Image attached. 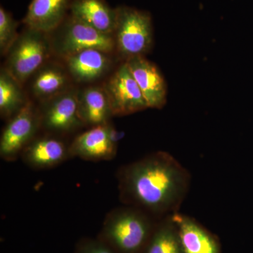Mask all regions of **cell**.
I'll use <instances>...</instances> for the list:
<instances>
[{
	"mask_svg": "<svg viewBox=\"0 0 253 253\" xmlns=\"http://www.w3.org/2000/svg\"><path fill=\"white\" fill-rule=\"evenodd\" d=\"M18 23L12 15L4 7H0V53L6 56L11 46L16 41L18 33Z\"/></svg>",
	"mask_w": 253,
	"mask_h": 253,
	"instance_id": "obj_20",
	"label": "cell"
},
{
	"mask_svg": "<svg viewBox=\"0 0 253 253\" xmlns=\"http://www.w3.org/2000/svg\"><path fill=\"white\" fill-rule=\"evenodd\" d=\"M48 36L52 54L60 59L87 49H99L109 53L116 50L113 36L96 31L71 14Z\"/></svg>",
	"mask_w": 253,
	"mask_h": 253,
	"instance_id": "obj_4",
	"label": "cell"
},
{
	"mask_svg": "<svg viewBox=\"0 0 253 253\" xmlns=\"http://www.w3.org/2000/svg\"><path fill=\"white\" fill-rule=\"evenodd\" d=\"M172 217L185 253H220L217 238L196 219L179 212Z\"/></svg>",
	"mask_w": 253,
	"mask_h": 253,
	"instance_id": "obj_12",
	"label": "cell"
},
{
	"mask_svg": "<svg viewBox=\"0 0 253 253\" xmlns=\"http://www.w3.org/2000/svg\"><path fill=\"white\" fill-rule=\"evenodd\" d=\"M21 156L30 167L41 169L54 168L71 157L69 146L51 136L33 139Z\"/></svg>",
	"mask_w": 253,
	"mask_h": 253,
	"instance_id": "obj_14",
	"label": "cell"
},
{
	"mask_svg": "<svg viewBox=\"0 0 253 253\" xmlns=\"http://www.w3.org/2000/svg\"><path fill=\"white\" fill-rule=\"evenodd\" d=\"M78 91L67 90L41 102L39 110L41 127L53 133L71 132L84 126L78 111Z\"/></svg>",
	"mask_w": 253,
	"mask_h": 253,
	"instance_id": "obj_8",
	"label": "cell"
},
{
	"mask_svg": "<svg viewBox=\"0 0 253 253\" xmlns=\"http://www.w3.org/2000/svg\"><path fill=\"white\" fill-rule=\"evenodd\" d=\"M52 54L48 33L26 27L6 54L4 67L23 84Z\"/></svg>",
	"mask_w": 253,
	"mask_h": 253,
	"instance_id": "obj_3",
	"label": "cell"
},
{
	"mask_svg": "<svg viewBox=\"0 0 253 253\" xmlns=\"http://www.w3.org/2000/svg\"><path fill=\"white\" fill-rule=\"evenodd\" d=\"M172 215L158 221L149 242L141 253H185Z\"/></svg>",
	"mask_w": 253,
	"mask_h": 253,
	"instance_id": "obj_18",
	"label": "cell"
},
{
	"mask_svg": "<svg viewBox=\"0 0 253 253\" xmlns=\"http://www.w3.org/2000/svg\"><path fill=\"white\" fill-rule=\"evenodd\" d=\"M120 199L160 219L179 212L191 176L174 156L156 151L123 166L118 172Z\"/></svg>",
	"mask_w": 253,
	"mask_h": 253,
	"instance_id": "obj_1",
	"label": "cell"
},
{
	"mask_svg": "<svg viewBox=\"0 0 253 253\" xmlns=\"http://www.w3.org/2000/svg\"><path fill=\"white\" fill-rule=\"evenodd\" d=\"M104 50L87 49L63 59L71 79L78 83H90L102 78L109 71L110 54Z\"/></svg>",
	"mask_w": 253,
	"mask_h": 253,
	"instance_id": "obj_11",
	"label": "cell"
},
{
	"mask_svg": "<svg viewBox=\"0 0 253 253\" xmlns=\"http://www.w3.org/2000/svg\"><path fill=\"white\" fill-rule=\"evenodd\" d=\"M41 127L39 110L31 102L9 119L1 133L0 156L6 161H14L21 156Z\"/></svg>",
	"mask_w": 253,
	"mask_h": 253,
	"instance_id": "obj_6",
	"label": "cell"
},
{
	"mask_svg": "<svg viewBox=\"0 0 253 253\" xmlns=\"http://www.w3.org/2000/svg\"><path fill=\"white\" fill-rule=\"evenodd\" d=\"M23 84L4 67L0 71V114L11 118L28 104Z\"/></svg>",
	"mask_w": 253,
	"mask_h": 253,
	"instance_id": "obj_19",
	"label": "cell"
},
{
	"mask_svg": "<svg viewBox=\"0 0 253 253\" xmlns=\"http://www.w3.org/2000/svg\"><path fill=\"white\" fill-rule=\"evenodd\" d=\"M78 111L83 123L91 126L109 124L111 106L103 86H89L78 91Z\"/></svg>",
	"mask_w": 253,
	"mask_h": 253,
	"instance_id": "obj_17",
	"label": "cell"
},
{
	"mask_svg": "<svg viewBox=\"0 0 253 253\" xmlns=\"http://www.w3.org/2000/svg\"><path fill=\"white\" fill-rule=\"evenodd\" d=\"M71 15L96 31L113 36L116 27L117 9L105 0H72Z\"/></svg>",
	"mask_w": 253,
	"mask_h": 253,
	"instance_id": "obj_15",
	"label": "cell"
},
{
	"mask_svg": "<svg viewBox=\"0 0 253 253\" xmlns=\"http://www.w3.org/2000/svg\"><path fill=\"white\" fill-rule=\"evenodd\" d=\"M151 109H162L167 100V86L157 66L144 58L135 56L126 61Z\"/></svg>",
	"mask_w": 253,
	"mask_h": 253,
	"instance_id": "obj_10",
	"label": "cell"
},
{
	"mask_svg": "<svg viewBox=\"0 0 253 253\" xmlns=\"http://www.w3.org/2000/svg\"><path fill=\"white\" fill-rule=\"evenodd\" d=\"M74 253H118L98 239H83L78 243Z\"/></svg>",
	"mask_w": 253,
	"mask_h": 253,
	"instance_id": "obj_21",
	"label": "cell"
},
{
	"mask_svg": "<svg viewBox=\"0 0 253 253\" xmlns=\"http://www.w3.org/2000/svg\"><path fill=\"white\" fill-rule=\"evenodd\" d=\"M72 0H33L23 20L26 27L49 33L67 17Z\"/></svg>",
	"mask_w": 253,
	"mask_h": 253,
	"instance_id": "obj_13",
	"label": "cell"
},
{
	"mask_svg": "<svg viewBox=\"0 0 253 253\" xmlns=\"http://www.w3.org/2000/svg\"><path fill=\"white\" fill-rule=\"evenodd\" d=\"M159 219L134 206L113 210L98 239L118 253H141Z\"/></svg>",
	"mask_w": 253,
	"mask_h": 253,
	"instance_id": "obj_2",
	"label": "cell"
},
{
	"mask_svg": "<svg viewBox=\"0 0 253 253\" xmlns=\"http://www.w3.org/2000/svg\"><path fill=\"white\" fill-rule=\"evenodd\" d=\"M116 9L117 18L113 35L116 50L126 61L144 56L153 44L151 16L146 11L128 6H119Z\"/></svg>",
	"mask_w": 253,
	"mask_h": 253,
	"instance_id": "obj_5",
	"label": "cell"
},
{
	"mask_svg": "<svg viewBox=\"0 0 253 253\" xmlns=\"http://www.w3.org/2000/svg\"><path fill=\"white\" fill-rule=\"evenodd\" d=\"M113 116H126L148 109L140 88L125 62L105 83Z\"/></svg>",
	"mask_w": 253,
	"mask_h": 253,
	"instance_id": "obj_7",
	"label": "cell"
},
{
	"mask_svg": "<svg viewBox=\"0 0 253 253\" xmlns=\"http://www.w3.org/2000/svg\"><path fill=\"white\" fill-rule=\"evenodd\" d=\"M31 78V92L41 102L71 87V78L65 66L51 61L43 65Z\"/></svg>",
	"mask_w": 253,
	"mask_h": 253,
	"instance_id": "obj_16",
	"label": "cell"
},
{
	"mask_svg": "<svg viewBox=\"0 0 253 253\" xmlns=\"http://www.w3.org/2000/svg\"><path fill=\"white\" fill-rule=\"evenodd\" d=\"M116 141L109 124L91 126L75 138L69 146L70 156L91 161L110 160L116 156Z\"/></svg>",
	"mask_w": 253,
	"mask_h": 253,
	"instance_id": "obj_9",
	"label": "cell"
}]
</instances>
